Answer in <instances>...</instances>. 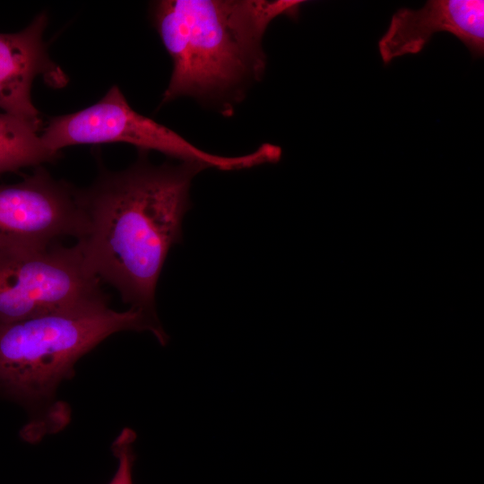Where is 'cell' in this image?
<instances>
[{"label": "cell", "instance_id": "cell-4", "mask_svg": "<svg viewBox=\"0 0 484 484\" xmlns=\"http://www.w3.org/2000/svg\"><path fill=\"white\" fill-rule=\"evenodd\" d=\"M40 138L45 147L56 154L73 145L125 143L140 151L153 150L181 162H197L207 169L226 171L270 163L272 159L265 145L236 157L206 152L169 127L136 112L116 85L93 105L51 118L41 129Z\"/></svg>", "mask_w": 484, "mask_h": 484}, {"label": "cell", "instance_id": "cell-5", "mask_svg": "<svg viewBox=\"0 0 484 484\" xmlns=\"http://www.w3.org/2000/svg\"><path fill=\"white\" fill-rule=\"evenodd\" d=\"M75 244L29 246L0 239V324L108 300Z\"/></svg>", "mask_w": 484, "mask_h": 484}, {"label": "cell", "instance_id": "cell-1", "mask_svg": "<svg viewBox=\"0 0 484 484\" xmlns=\"http://www.w3.org/2000/svg\"><path fill=\"white\" fill-rule=\"evenodd\" d=\"M205 169L187 161L154 166L140 151L129 168L102 169L91 186L78 189L82 229L76 245L86 266L124 303L153 318L158 280L183 238L192 180Z\"/></svg>", "mask_w": 484, "mask_h": 484}, {"label": "cell", "instance_id": "cell-10", "mask_svg": "<svg viewBox=\"0 0 484 484\" xmlns=\"http://www.w3.org/2000/svg\"><path fill=\"white\" fill-rule=\"evenodd\" d=\"M135 432L124 428L111 445V451L117 461V471L108 484H134L133 468L135 461L134 444Z\"/></svg>", "mask_w": 484, "mask_h": 484}, {"label": "cell", "instance_id": "cell-9", "mask_svg": "<svg viewBox=\"0 0 484 484\" xmlns=\"http://www.w3.org/2000/svg\"><path fill=\"white\" fill-rule=\"evenodd\" d=\"M40 127L0 110V174L56 160L40 138Z\"/></svg>", "mask_w": 484, "mask_h": 484}, {"label": "cell", "instance_id": "cell-2", "mask_svg": "<svg viewBox=\"0 0 484 484\" xmlns=\"http://www.w3.org/2000/svg\"><path fill=\"white\" fill-rule=\"evenodd\" d=\"M299 0H163L152 19L173 62L162 103L180 97H239L265 69L264 33L281 15L296 16Z\"/></svg>", "mask_w": 484, "mask_h": 484}, {"label": "cell", "instance_id": "cell-7", "mask_svg": "<svg viewBox=\"0 0 484 484\" xmlns=\"http://www.w3.org/2000/svg\"><path fill=\"white\" fill-rule=\"evenodd\" d=\"M457 37L472 56L484 53L482 0H430L419 10L402 8L392 17L378 42L385 65L405 55L419 53L436 32Z\"/></svg>", "mask_w": 484, "mask_h": 484}, {"label": "cell", "instance_id": "cell-3", "mask_svg": "<svg viewBox=\"0 0 484 484\" xmlns=\"http://www.w3.org/2000/svg\"><path fill=\"white\" fill-rule=\"evenodd\" d=\"M148 331L168 342L159 319L129 307L116 311L108 300L0 324V394L25 409L23 437L36 441L69 421V408L56 398L74 375L77 361L114 333Z\"/></svg>", "mask_w": 484, "mask_h": 484}, {"label": "cell", "instance_id": "cell-6", "mask_svg": "<svg viewBox=\"0 0 484 484\" xmlns=\"http://www.w3.org/2000/svg\"><path fill=\"white\" fill-rule=\"evenodd\" d=\"M82 229L78 189L43 167L22 182L0 185V239L46 246L62 237L77 239Z\"/></svg>", "mask_w": 484, "mask_h": 484}, {"label": "cell", "instance_id": "cell-8", "mask_svg": "<svg viewBox=\"0 0 484 484\" xmlns=\"http://www.w3.org/2000/svg\"><path fill=\"white\" fill-rule=\"evenodd\" d=\"M47 23L42 13L21 31L0 33V110L40 128L41 119L31 99L34 80L43 76L54 87L66 82L43 41Z\"/></svg>", "mask_w": 484, "mask_h": 484}]
</instances>
